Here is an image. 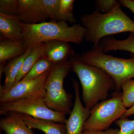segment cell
Segmentation results:
<instances>
[{
  "instance_id": "cell-22",
  "label": "cell",
  "mask_w": 134,
  "mask_h": 134,
  "mask_svg": "<svg viewBox=\"0 0 134 134\" xmlns=\"http://www.w3.org/2000/svg\"><path fill=\"white\" fill-rule=\"evenodd\" d=\"M42 2L48 18L52 21L59 22V0H42Z\"/></svg>"
},
{
  "instance_id": "cell-23",
  "label": "cell",
  "mask_w": 134,
  "mask_h": 134,
  "mask_svg": "<svg viewBox=\"0 0 134 134\" xmlns=\"http://www.w3.org/2000/svg\"><path fill=\"white\" fill-rule=\"evenodd\" d=\"M19 0H1L0 14L7 15H17Z\"/></svg>"
},
{
  "instance_id": "cell-12",
  "label": "cell",
  "mask_w": 134,
  "mask_h": 134,
  "mask_svg": "<svg viewBox=\"0 0 134 134\" xmlns=\"http://www.w3.org/2000/svg\"><path fill=\"white\" fill-rule=\"evenodd\" d=\"M0 32L7 39L23 42V29L17 15H7L0 14Z\"/></svg>"
},
{
  "instance_id": "cell-15",
  "label": "cell",
  "mask_w": 134,
  "mask_h": 134,
  "mask_svg": "<svg viewBox=\"0 0 134 134\" xmlns=\"http://www.w3.org/2000/svg\"><path fill=\"white\" fill-rule=\"evenodd\" d=\"M0 121V127L7 134H35L26 126L21 114L11 113Z\"/></svg>"
},
{
  "instance_id": "cell-10",
  "label": "cell",
  "mask_w": 134,
  "mask_h": 134,
  "mask_svg": "<svg viewBox=\"0 0 134 134\" xmlns=\"http://www.w3.org/2000/svg\"><path fill=\"white\" fill-rule=\"evenodd\" d=\"M17 16L21 23L26 24H38L49 19L42 0H19Z\"/></svg>"
},
{
  "instance_id": "cell-3",
  "label": "cell",
  "mask_w": 134,
  "mask_h": 134,
  "mask_svg": "<svg viewBox=\"0 0 134 134\" xmlns=\"http://www.w3.org/2000/svg\"><path fill=\"white\" fill-rule=\"evenodd\" d=\"M23 29V43L27 48L47 41L58 40L79 44L85 40L86 29L81 24L70 26L68 23L44 22L30 25L21 23Z\"/></svg>"
},
{
  "instance_id": "cell-27",
  "label": "cell",
  "mask_w": 134,
  "mask_h": 134,
  "mask_svg": "<svg viewBox=\"0 0 134 134\" xmlns=\"http://www.w3.org/2000/svg\"><path fill=\"white\" fill-rule=\"evenodd\" d=\"M121 5L127 8L134 14V0H120Z\"/></svg>"
},
{
  "instance_id": "cell-14",
  "label": "cell",
  "mask_w": 134,
  "mask_h": 134,
  "mask_svg": "<svg viewBox=\"0 0 134 134\" xmlns=\"http://www.w3.org/2000/svg\"><path fill=\"white\" fill-rule=\"evenodd\" d=\"M20 114L25 123L31 129L39 130L45 134H67L65 124Z\"/></svg>"
},
{
  "instance_id": "cell-13",
  "label": "cell",
  "mask_w": 134,
  "mask_h": 134,
  "mask_svg": "<svg viewBox=\"0 0 134 134\" xmlns=\"http://www.w3.org/2000/svg\"><path fill=\"white\" fill-rule=\"evenodd\" d=\"M31 49V48H28L23 54L10 60L5 65L3 70L5 81L3 85L1 86V95L8 91L14 85L25 60L29 55Z\"/></svg>"
},
{
  "instance_id": "cell-20",
  "label": "cell",
  "mask_w": 134,
  "mask_h": 134,
  "mask_svg": "<svg viewBox=\"0 0 134 134\" xmlns=\"http://www.w3.org/2000/svg\"><path fill=\"white\" fill-rule=\"evenodd\" d=\"M74 0H59V21H62L71 24H76L74 14Z\"/></svg>"
},
{
  "instance_id": "cell-8",
  "label": "cell",
  "mask_w": 134,
  "mask_h": 134,
  "mask_svg": "<svg viewBox=\"0 0 134 134\" xmlns=\"http://www.w3.org/2000/svg\"><path fill=\"white\" fill-rule=\"evenodd\" d=\"M49 72L36 79L21 81L14 85L8 91L1 94L0 103L5 104L31 98H45L46 94L45 85Z\"/></svg>"
},
{
  "instance_id": "cell-1",
  "label": "cell",
  "mask_w": 134,
  "mask_h": 134,
  "mask_svg": "<svg viewBox=\"0 0 134 134\" xmlns=\"http://www.w3.org/2000/svg\"><path fill=\"white\" fill-rule=\"evenodd\" d=\"M118 2L112 10L103 14L96 9L80 18L81 25L86 29L85 40L98 45L102 39L122 32L134 33V21L121 9Z\"/></svg>"
},
{
  "instance_id": "cell-16",
  "label": "cell",
  "mask_w": 134,
  "mask_h": 134,
  "mask_svg": "<svg viewBox=\"0 0 134 134\" xmlns=\"http://www.w3.org/2000/svg\"><path fill=\"white\" fill-rule=\"evenodd\" d=\"M27 49L23 42L12 41L1 36L0 63L5 64L7 61L23 54Z\"/></svg>"
},
{
  "instance_id": "cell-25",
  "label": "cell",
  "mask_w": 134,
  "mask_h": 134,
  "mask_svg": "<svg viewBox=\"0 0 134 134\" xmlns=\"http://www.w3.org/2000/svg\"><path fill=\"white\" fill-rule=\"evenodd\" d=\"M118 1L115 0H97L95 3L96 9L103 14H107L112 10Z\"/></svg>"
},
{
  "instance_id": "cell-24",
  "label": "cell",
  "mask_w": 134,
  "mask_h": 134,
  "mask_svg": "<svg viewBox=\"0 0 134 134\" xmlns=\"http://www.w3.org/2000/svg\"><path fill=\"white\" fill-rule=\"evenodd\" d=\"M115 122L120 128L116 134H134V120L121 117Z\"/></svg>"
},
{
  "instance_id": "cell-6",
  "label": "cell",
  "mask_w": 134,
  "mask_h": 134,
  "mask_svg": "<svg viewBox=\"0 0 134 134\" xmlns=\"http://www.w3.org/2000/svg\"><path fill=\"white\" fill-rule=\"evenodd\" d=\"M121 94L114 93L107 100L98 103L91 110L90 114L84 126L83 130L104 131L126 111Z\"/></svg>"
},
{
  "instance_id": "cell-28",
  "label": "cell",
  "mask_w": 134,
  "mask_h": 134,
  "mask_svg": "<svg viewBox=\"0 0 134 134\" xmlns=\"http://www.w3.org/2000/svg\"><path fill=\"white\" fill-rule=\"evenodd\" d=\"M134 115V105L132 107L129 109H127L125 113L121 117L123 118H127L132 115Z\"/></svg>"
},
{
  "instance_id": "cell-4",
  "label": "cell",
  "mask_w": 134,
  "mask_h": 134,
  "mask_svg": "<svg viewBox=\"0 0 134 134\" xmlns=\"http://www.w3.org/2000/svg\"><path fill=\"white\" fill-rule=\"evenodd\" d=\"M84 63L101 69L111 77L117 91L122 84L134 78V57L123 59L107 55L103 52L100 44L84 52L81 55Z\"/></svg>"
},
{
  "instance_id": "cell-2",
  "label": "cell",
  "mask_w": 134,
  "mask_h": 134,
  "mask_svg": "<svg viewBox=\"0 0 134 134\" xmlns=\"http://www.w3.org/2000/svg\"><path fill=\"white\" fill-rule=\"evenodd\" d=\"M69 60L70 69L81 83L85 107L91 110L99 101L105 100L109 90L115 88L114 81L101 69L84 63L77 54L75 53Z\"/></svg>"
},
{
  "instance_id": "cell-17",
  "label": "cell",
  "mask_w": 134,
  "mask_h": 134,
  "mask_svg": "<svg viewBox=\"0 0 134 134\" xmlns=\"http://www.w3.org/2000/svg\"><path fill=\"white\" fill-rule=\"evenodd\" d=\"M99 44L105 53L121 50L134 54V33H130L127 38L123 40H117L111 36L106 37L100 40Z\"/></svg>"
},
{
  "instance_id": "cell-21",
  "label": "cell",
  "mask_w": 134,
  "mask_h": 134,
  "mask_svg": "<svg viewBox=\"0 0 134 134\" xmlns=\"http://www.w3.org/2000/svg\"><path fill=\"white\" fill-rule=\"evenodd\" d=\"M121 98L126 108H130L134 105V79L127 80L122 85Z\"/></svg>"
},
{
  "instance_id": "cell-18",
  "label": "cell",
  "mask_w": 134,
  "mask_h": 134,
  "mask_svg": "<svg viewBox=\"0 0 134 134\" xmlns=\"http://www.w3.org/2000/svg\"><path fill=\"white\" fill-rule=\"evenodd\" d=\"M44 43L39 44L32 47L30 52L25 60L21 69L17 77L14 85L21 81L34 64L44 55Z\"/></svg>"
},
{
  "instance_id": "cell-26",
  "label": "cell",
  "mask_w": 134,
  "mask_h": 134,
  "mask_svg": "<svg viewBox=\"0 0 134 134\" xmlns=\"http://www.w3.org/2000/svg\"><path fill=\"white\" fill-rule=\"evenodd\" d=\"M119 130L110 129L104 131H93V130H83L82 134H116Z\"/></svg>"
},
{
  "instance_id": "cell-5",
  "label": "cell",
  "mask_w": 134,
  "mask_h": 134,
  "mask_svg": "<svg viewBox=\"0 0 134 134\" xmlns=\"http://www.w3.org/2000/svg\"><path fill=\"white\" fill-rule=\"evenodd\" d=\"M70 69L69 60L54 65L49 72L45 85L47 105L66 115L72 111L71 97L63 87L64 80Z\"/></svg>"
},
{
  "instance_id": "cell-7",
  "label": "cell",
  "mask_w": 134,
  "mask_h": 134,
  "mask_svg": "<svg viewBox=\"0 0 134 134\" xmlns=\"http://www.w3.org/2000/svg\"><path fill=\"white\" fill-rule=\"evenodd\" d=\"M11 113L21 114L62 124H65L67 119L66 114L48 108L43 98L22 99L9 103L1 104V115Z\"/></svg>"
},
{
  "instance_id": "cell-11",
  "label": "cell",
  "mask_w": 134,
  "mask_h": 134,
  "mask_svg": "<svg viewBox=\"0 0 134 134\" xmlns=\"http://www.w3.org/2000/svg\"><path fill=\"white\" fill-rule=\"evenodd\" d=\"M44 55L54 64L68 60L75 53L69 43L54 40L44 43Z\"/></svg>"
},
{
  "instance_id": "cell-19",
  "label": "cell",
  "mask_w": 134,
  "mask_h": 134,
  "mask_svg": "<svg viewBox=\"0 0 134 134\" xmlns=\"http://www.w3.org/2000/svg\"><path fill=\"white\" fill-rule=\"evenodd\" d=\"M54 65L44 55L34 64L21 81H29L37 78L50 71Z\"/></svg>"
},
{
  "instance_id": "cell-9",
  "label": "cell",
  "mask_w": 134,
  "mask_h": 134,
  "mask_svg": "<svg viewBox=\"0 0 134 134\" xmlns=\"http://www.w3.org/2000/svg\"><path fill=\"white\" fill-rule=\"evenodd\" d=\"M74 81L75 100L74 107L65 123L67 134H82L84 126L90 114L91 110L84 107L80 97L79 82Z\"/></svg>"
}]
</instances>
